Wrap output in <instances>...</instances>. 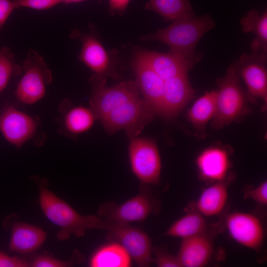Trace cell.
<instances>
[{"label": "cell", "instance_id": "ba28073f", "mask_svg": "<svg viewBox=\"0 0 267 267\" xmlns=\"http://www.w3.org/2000/svg\"><path fill=\"white\" fill-rule=\"evenodd\" d=\"M155 202L144 189L121 205L105 202L99 209L98 215L111 222L129 223L142 222L154 210Z\"/></svg>", "mask_w": 267, "mask_h": 267}, {"label": "cell", "instance_id": "277c9868", "mask_svg": "<svg viewBox=\"0 0 267 267\" xmlns=\"http://www.w3.org/2000/svg\"><path fill=\"white\" fill-rule=\"evenodd\" d=\"M155 114L144 99L138 96L120 105L100 120L108 134L125 130L133 138L153 119Z\"/></svg>", "mask_w": 267, "mask_h": 267}, {"label": "cell", "instance_id": "e0dca14e", "mask_svg": "<svg viewBox=\"0 0 267 267\" xmlns=\"http://www.w3.org/2000/svg\"><path fill=\"white\" fill-rule=\"evenodd\" d=\"M212 253V243L204 233L182 239L177 257L181 267H201Z\"/></svg>", "mask_w": 267, "mask_h": 267}, {"label": "cell", "instance_id": "5b68a950", "mask_svg": "<svg viewBox=\"0 0 267 267\" xmlns=\"http://www.w3.org/2000/svg\"><path fill=\"white\" fill-rule=\"evenodd\" d=\"M23 74L19 81L15 95L25 104H33L45 93V86L52 81V73L43 57L33 49L29 50L23 63Z\"/></svg>", "mask_w": 267, "mask_h": 267}, {"label": "cell", "instance_id": "44dd1931", "mask_svg": "<svg viewBox=\"0 0 267 267\" xmlns=\"http://www.w3.org/2000/svg\"><path fill=\"white\" fill-rule=\"evenodd\" d=\"M131 258L119 243L112 242L101 246L90 258L89 266L92 267H129Z\"/></svg>", "mask_w": 267, "mask_h": 267}, {"label": "cell", "instance_id": "e575fe53", "mask_svg": "<svg viewBox=\"0 0 267 267\" xmlns=\"http://www.w3.org/2000/svg\"><path fill=\"white\" fill-rule=\"evenodd\" d=\"M61 0L62 2H64L66 3H70L81 2V1L86 0Z\"/></svg>", "mask_w": 267, "mask_h": 267}, {"label": "cell", "instance_id": "5bb4252c", "mask_svg": "<svg viewBox=\"0 0 267 267\" xmlns=\"http://www.w3.org/2000/svg\"><path fill=\"white\" fill-rule=\"evenodd\" d=\"M164 81L187 74L198 61L170 51L159 53L140 49L136 53Z\"/></svg>", "mask_w": 267, "mask_h": 267}, {"label": "cell", "instance_id": "d6a6232c", "mask_svg": "<svg viewBox=\"0 0 267 267\" xmlns=\"http://www.w3.org/2000/svg\"><path fill=\"white\" fill-rule=\"evenodd\" d=\"M29 266L24 260L9 256L0 251V267H25Z\"/></svg>", "mask_w": 267, "mask_h": 267}, {"label": "cell", "instance_id": "4dcf8cb0", "mask_svg": "<svg viewBox=\"0 0 267 267\" xmlns=\"http://www.w3.org/2000/svg\"><path fill=\"white\" fill-rule=\"evenodd\" d=\"M250 198L258 204H267V182L264 181L248 192Z\"/></svg>", "mask_w": 267, "mask_h": 267}, {"label": "cell", "instance_id": "9a60e30c", "mask_svg": "<svg viewBox=\"0 0 267 267\" xmlns=\"http://www.w3.org/2000/svg\"><path fill=\"white\" fill-rule=\"evenodd\" d=\"M194 94L187 74L165 80L160 115L166 118L174 117L193 97Z\"/></svg>", "mask_w": 267, "mask_h": 267}, {"label": "cell", "instance_id": "6da1fadb", "mask_svg": "<svg viewBox=\"0 0 267 267\" xmlns=\"http://www.w3.org/2000/svg\"><path fill=\"white\" fill-rule=\"evenodd\" d=\"M39 189L40 203L44 214L60 227L57 234L59 240H66L71 235L77 237L83 236L88 229L106 230L108 228L109 222L99 216H82L45 186L40 185Z\"/></svg>", "mask_w": 267, "mask_h": 267}, {"label": "cell", "instance_id": "836d02e7", "mask_svg": "<svg viewBox=\"0 0 267 267\" xmlns=\"http://www.w3.org/2000/svg\"><path fill=\"white\" fill-rule=\"evenodd\" d=\"M130 0H109L110 10L115 13L121 14L125 11Z\"/></svg>", "mask_w": 267, "mask_h": 267}, {"label": "cell", "instance_id": "8fae6325", "mask_svg": "<svg viewBox=\"0 0 267 267\" xmlns=\"http://www.w3.org/2000/svg\"><path fill=\"white\" fill-rule=\"evenodd\" d=\"M36 130L33 117L12 106L6 107L0 116V132L7 141L17 147L32 137Z\"/></svg>", "mask_w": 267, "mask_h": 267}, {"label": "cell", "instance_id": "f1b7e54d", "mask_svg": "<svg viewBox=\"0 0 267 267\" xmlns=\"http://www.w3.org/2000/svg\"><path fill=\"white\" fill-rule=\"evenodd\" d=\"M155 257L153 259L159 267H181L177 256L168 253L162 247H155L153 249Z\"/></svg>", "mask_w": 267, "mask_h": 267}, {"label": "cell", "instance_id": "f546056e", "mask_svg": "<svg viewBox=\"0 0 267 267\" xmlns=\"http://www.w3.org/2000/svg\"><path fill=\"white\" fill-rule=\"evenodd\" d=\"M16 8L29 7L35 9H46L61 2V0H14Z\"/></svg>", "mask_w": 267, "mask_h": 267}, {"label": "cell", "instance_id": "7c38bea8", "mask_svg": "<svg viewBox=\"0 0 267 267\" xmlns=\"http://www.w3.org/2000/svg\"><path fill=\"white\" fill-rule=\"evenodd\" d=\"M266 53L243 54L237 61L240 76L246 84L248 92L254 98L267 102Z\"/></svg>", "mask_w": 267, "mask_h": 267}, {"label": "cell", "instance_id": "7402d4cb", "mask_svg": "<svg viewBox=\"0 0 267 267\" xmlns=\"http://www.w3.org/2000/svg\"><path fill=\"white\" fill-rule=\"evenodd\" d=\"M145 8L173 21L195 15L188 0H150Z\"/></svg>", "mask_w": 267, "mask_h": 267}, {"label": "cell", "instance_id": "603a6c76", "mask_svg": "<svg viewBox=\"0 0 267 267\" xmlns=\"http://www.w3.org/2000/svg\"><path fill=\"white\" fill-rule=\"evenodd\" d=\"M241 25L245 33L253 32L256 35L251 44L252 50L255 52L261 50L266 53L267 47V13L263 14L256 10H250L241 20Z\"/></svg>", "mask_w": 267, "mask_h": 267}, {"label": "cell", "instance_id": "30bf717a", "mask_svg": "<svg viewBox=\"0 0 267 267\" xmlns=\"http://www.w3.org/2000/svg\"><path fill=\"white\" fill-rule=\"evenodd\" d=\"M226 225L232 238L242 246L257 250L262 245L263 227L254 215L242 212L231 213L226 218Z\"/></svg>", "mask_w": 267, "mask_h": 267}, {"label": "cell", "instance_id": "484cf974", "mask_svg": "<svg viewBox=\"0 0 267 267\" xmlns=\"http://www.w3.org/2000/svg\"><path fill=\"white\" fill-rule=\"evenodd\" d=\"M96 119L90 108L77 106L71 109L66 113L64 118V125L69 132L79 134L89 130Z\"/></svg>", "mask_w": 267, "mask_h": 267}, {"label": "cell", "instance_id": "d4e9b609", "mask_svg": "<svg viewBox=\"0 0 267 267\" xmlns=\"http://www.w3.org/2000/svg\"><path fill=\"white\" fill-rule=\"evenodd\" d=\"M217 91H207L193 104L188 113V117L193 126L202 129L213 118L216 104Z\"/></svg>", "mask_w": 267, "mask_h": 267}, {"label": "cell", "instance_id": "9c48e42d", "mask_svg": "<svg viewBox=\"0 0 267 267\" xmlns=\"http://www.w3.org/2000/svg\"><path fill=\"white\" fill-rule=\"evenodd\" d=\"M138 96L135 82H123L111 87L100 82L94 87L90 99V109L100 120L120 105Z\"/></svg>", "mask_w": 267, "mask_h": 267}, {"label": "cell", "instance_id": "3957f363", "mask_svg": "<svg viewBox=\"0 0 267 267\" xmlns=\"http://www.w3.org/2000/svg\"><path fill=\"white\" fill-rule=\"evenodd\" d=\"M240 76L235 61L229 67L225 77L219 82L212 123L215 129H220L237 121L245 113V99L239 83Z\"/></svg>", "mask_w": 267, "mask_h": 267}, {"label": "cell", "instance_id": "4fadbf2b", "mask_svg": "<svg viewBox=\"0 0 267 267\" xmlns=\"http://www.w3.org/2000/svg\"><path fill=\"white\" fill-rule=\"evenodd\" d=\"M133 66L136 76L135 83L144 100L156 114H160L165 81L136 54Z\"/></svg>", "mask_w": 267, "mask_h": 267}, {"label": "cell", "instance_id": "ffe728a7", "mask_svg": "<svg viewBox=\"0 0 267 267\" xmlns=\"http://www.w3.org/2000/svg\"><path fill=\"white\" fill-rule=\"evenodd\" d=\"M227 185L222 180L205 189L199 197L196 207L203 216L210 217L219 214L227 199Z\"/></svg>", "mask_w": 267, "mask_h": 267}, {"label": "cell", "instance_id": "cb8c5ba5", "mask_svg": "<svg viewBox=\"0 0 267 267\" xmlns=\"http://www.w3.org/2000/svg\"><path fill=\"white\" fill-rule=\"evenodd\" d=\"M206 227L203 215L198 212H189L176 221L165 235L182 239L204 234Z\"/></svg>", "mask_w": 267, "mask_h": 267}, {"label": "cell", "instance_id": "d6986e66", "mask_svg": "<svg viewBox=\"0 0 267 267\" xmlns=\"http://www.w3.org/2000/svg\"><path fill=\"white\" fill-rule=\"evenodd\" d=\"M45 238L46 233L41 228L23 222H17L12 228L9 249L20 254L31 252L39 248Z\"/></svg>", "mask_w": 267, "mask_h": 267}, {"label": "cell", "instance_id": "52a82bcc", "mask_svg": "<svg viewBox=\"0 0 267 267\" xmlns=\"http://www.w3.org/2000/svg\"><path fill=\"white\" fill-rule=\"evenodd\" d=\"M105 231L107 238L120 244L139 267H148L153 262L150 239L142 230L128 223L109 222Z\"/></svg>", "mask_w": 267, "mask_h": 267}, {"label": "cell", "instance_id": "2e32d148", "mask_svg": "<svg viewBox=\"0 0 267 267\" xmlns=\"http://www.w3.org/2000/svg\"><path fill=\"white\" fill-rule=\"evenodd\" d=\"M73 38H78L82 48L78 56L94 74L95 79L108 74L110 68L109 56L100 42L93 36L81 35L77 31L71 33Z\"/></svg>", "mask_w": 267, "mask_h": 267}, {"label": "cell", "instance_id": "83f0119b", "mask_svg": "<svg viewBox=\"0 0 267 267\" xmlns=\"http://www.w3.org/2000/svg\"><path fill=\"white\" fill-rule=\"evenodd\" d=\"M83 257L80 253L77 252L74 259L70 261H61L50 256H40L37 257L31 264L34 267H64L79 264L82 261Z\"/></svg>", "mask_w": 267, "mask_h": 267}, {"label": "cell", "instance_id": "4316f807", "mask_svg": "<svg viewBox=\"0 0 267 267\" xmlns=\"http://www.w3.org/2000/svg\"><path fill=\"white\" fill-rule=\"evenodd\" d=\"M21 70L10 48L7 46L0 48V93L6 87L10 78L20 74Z\"/></svg>", "mask_w": 267, "mask_h": 267}, {"label": "cell", "instance_id": "7a4b0ae2", "mask_svg": "<svg viewBox=\"0 0 267 267\" xmlns=\"http://www.w3.org/2000/svg\"><path fill=\"white\" fill-rule=\"evenodd\" d=\"M215 26L209 15H194L174 21L169 26L144 36L141 39L164 43L170 47V51L198 61L199 57L195 47L202 37Z\"/></svg>", "mask_w": 267, "mask_h": 267}, {"label": "cell", "instance_id": "8992f818", "mask_svg": "<svg viewBox=\"0 0 267 267\" xmlns=\"http://www.w3.org/2000/svg\"><path fill=\"white\" fill-rule=\"evenodd\" d=\"M129 155L132 171L142 183H159L161 161L158 149L153 141L146 138H132Z\"/></svg>", "mask_w": 267, "mask_h": 267}, {"label": "cell", "instance_id": "1f68e13d", "mask_svg": "<svg viewBox=\"0 0 267 267\" xmlns=\"http://www.w3.org/2000/svg\"><path fill=\"white\" fill-rule=\"evenodd\" d=\"M15 8L16 7L14 0H0V33Z\"/></svg>", "mask_w": 267, "mask_h": 267}, {"label": "cell", "instance_id": "ac0fdd59", "mask_svg": "<svg viewBox=\"0 0 267 267\" xmlns=\"http://www.w3.org/2000/svg\"><path fill=\"white\" fill-rule=\"evenodd\" d=\"M197 164L202 177L210 180H223L229 168L226 152L219 147L204 150L198 156Z\"/></svg>", "mask_w": 267, "mask_h": 267}]
</instances>
